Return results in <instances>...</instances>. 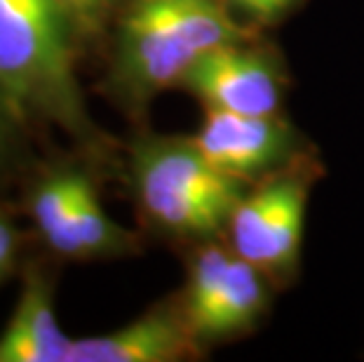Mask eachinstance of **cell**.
Segmentation results:
<instances>
[{"label": "cell", "mask_w": 364, "mask_h": 362, "mask_svg": "<svg viewBox=\"0 0 364 362\" xmlns=\"http://www.w3.org/2000/svg\"><path fill=\"white\" fill-rule=\"evenodd\" d=\"M80 36L57 0H0V97L28 125H52L95 156L108 153L75 73Z\"/></svg>", "instance_id": "cell-1"}, {"label": "cell", "mask_w": 364, "mask_h": 362, "mask_svg": "<svg viewBox=\"0 0 364 362\" xmlns=\"http://www.w3.org/2000/svg\"><path fill=\"white\" fill-rule=\"evenodd\" d=\"M111 24L106 92L132 118L207 52L250 38L226 0H122Z\"/></svg>", "instance_id": "cell-2"}, {"label": "cell", "mask_w": 364, "mask_h": 362, "mask_svg": "<svg viewBox=\"0 0 364 362\" xmlns=\"http://www.w3.org/2000/svg\"><path fill=\"white\" fill-rule=\"evenodd\" d=\"M127 172L141 219L162 235L191 243L226 233L250 186L219 172L193 137H141L129 151Z\"/></svg>", "instance_id": "cell-3"}, {"label": "cell", "mask_w": 364, "mask_h": 362, "mask_svg": "<svg viewBox=\"0 0 364 362\" xmlns=\"http://www.w3.org/2000/svg\"><path fill=\"white\" fill-rule=\"evenodd\" d=\"M322 174V163L313 151L304 153L250 183L252 188L245 191L226 223L230 250L273 284L284 287L299 275L308 198Z\"/></svg>", "instance_id": "cell-4"}, {"label": "cell", "mask_w": 364, "mask_h": 362, "mask_svg": "<svg viewBox=\"0 0 364 362\" xmlns=\"http://www.w3.org/2000/svg\"><path fill=\"white\" fill-rule=\"evenodd\" d=\"M270 282L257 266L214 240L198 243L186 264L181 311L198 341L209 348L259 325L270 306Z\"/></svg>", "instance_id": "cell-5"}, {"label": "cell", "mask_w": 364, "mask_h": 362, "mask_svg": "<svg viewBox=\"0 0 364 362\" xmlns=\"http://www.w3.org/2000/svg\"><path fill=\"white\" fill-rule=\"evenodd\" d=\"M26 203L45 245L64 259H115L139 250V238L108 217L95 181L78 167L43 172Z\"/></svg>", "instance_id": "cell-6"}, {"label": "cell", "mask_w": 364, "mask_h": 362, "mask_svg": "<svg viewBox=\"0 0 364 362\" xmlns=\"http://www.w3.org/2000/svg\"><path fill=\"white\" fill-rule=\"evenodd\" d=\"M179 87L198 97L205 109L275 115L282 106L287 73L275 50L252 43L250 36L200 57Z\"/></svg>", "instance_id": "cell-7"}, {"label": "cell", "mask_w": 364, "mask_h": 362, "mask_svg": "<svg viewBox=\"0 0 364 362\" xmlns=\"http://www.w3.org/2000/svg\"><path fill=\"white\" fill-rule=\"evenodd\" d=\"M193 139L219 172L245 183L259 181L311 151L280 113L250 115L207 109L203 127Z\"/></svg>", "instance_id": "cell-8"}, {"label": "cell", "mask_w": 364, "mask_h": 362, "mask_svg": "<svg viewBox=\"0 0 364 362\" xmlns=\"http://www.w3.org/2000/svg\"><path fill=\"white\" fill-rule=\"evenodd\" d=\"M205 351L186 320L179 297H172L125 327L73 341L68 362H181L196 360Z\"/></svg>", "instance_id": "cell-9"}, {"label": "cell", "mask_w": 364, "mask_h": 362, "mask_svg": "<svg viewBox=\"0 0 364 362\" xmlns=\"http://www.w3.org/2000/svg\"><path fill=\"white\" fill-rule=\"evenodd\" d=\"M73 339L54 315V282L43 268H31L12 318L0 334V362H68Z\"/></svg>", "instance_id": "cell-10"}, {"label": "cell", "mask_w": 364, "mask_h": 362, "mask_svg": "<svg viewBox=\"0 0 364 362\" xmlns=\"http://www.w3.org/2000/svg\"><path fill=\"white\" fill-rule=\"evenodd\" d=\"M57 3L71 17L80 41H90L104 33L122 0H57Z\"/></svg>", "instance_id": "cell-11"}, {"label": "cell", "mask_w": 364, "mask_h": 362, "mask_svg": "<svg viewBox=\"0 0 364 362\" xmlns=\"http://www.w3.org/2000/svg\"><path fill=\"white\" fill-rule=\"evenodd\" d=\"M21 122L7 102L0 97V179H5L21 156Z\"/></svg>", "instance_id": "cell-12"}, {"label": "cell", "mask_w": 364, "mask_h": 362, "mask_svg": "<svg viewBox=\"0 0 364 362\" xmlns=\"http://www.w3.org/2000/svg\"><path fill=\"white\" fill-rule=\"evenodd\" d=\"M226 3L259 24H273L291 10L296 0H226Z\"/></svg>", "instance_id": "cell-13"}, {"label": "cell", "mask_w": 364, "mask_h": 362, "mask_svg": "<svg viewBox=\"0 0 364 362\" xmlns=\"http://www.w3.org/2000/svg\"><path fill=\"white\" fill-rule=\"evenodd\" d=\"M17 230L0 214V278L10 275L17 264Z\"/></svg>", "instance_id": "cell-14"}, {"label": "cell", "mask_w": 364, "mask_h": 362, "mask_svg": "<svg viewBox=\"0 0 364 362\" xmlns=\"http://www.w3.org/2000/svg\"><path fill=\"white\" fill-rule=\"evenodd\" d=\"M0 280H3V278H0Z\"/></svg>", "instance_id": "cell-15"}]
</instances>
